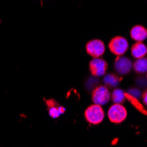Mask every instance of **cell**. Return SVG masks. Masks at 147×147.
Returning <instances> with one entry per match:
<instances>
[{
    "mask_svg": "<svg viewBox=\"0 0 147 147\" xmlns=\"http://www.w3.org/2000/svg\"><path fill=\"white\" fill-rule=\"evenodd\" d=\"M86 121L91 124H100L104 119V111L100 105L93 104L86 109L85 112Z\"/></svg>",
    "mask_w": 147,
    "mask_h": 147,
    "instance_id": "cell-1",
    "label": "cell"
},
{
    "mask_svg": "<svg viewBox=\"0 0 147 147\" xmlns=\"http://www.w3.org/2000/svg\"><path fill=\"white\" fill-rule=\"evenodd\" d=\"M108 116L110 122L114 123H121L127 117V110L122 104L115 103L109 108Z\"/></svg>",
    "mask_w": 147,
    "mask_h": 147,
    "instance_id": "cell-2",
    "label": "cell"
},
{
    "mask_svg": "<svg viewBox=\"0 0 147 147\" xmlns=\"http://www.w3.org/2000/svg\"><path fill=\"white\" fill-rule=\"evenodd\" d=\"M109 47L113 54L119 57L126 53L129 48V43L125 38L122 36H116L110 41Z\"/></svg>",
    "mask_w": 147,
    "mask_h": 147,
    "instance_id": "cell-3",
    "label": "cell"
},
{
    "mask_svg": "<svg viewBox=\"0 0 147 147\" xmlns=\"http://www.w3.org/2000/svg\"><path fill=\"white\" fill-rule=\"evenodd\" d=\"M110 99H111V94L109 89L106 86H99L92 92V100L94 104L103 106L106 105L107 103H109Z\"/></svg>",
    "mask_w": 147,
    "mask_h": 147,
    "instance_id": "cell-4",
    "label": "cell"
},
{
    "mask_svg": "<svg viewBox=\"0 0 147 147\" xmlns=\"http://www.w3.org/2000/svg\"><path fill=\"white\" fill-rule=\"evenodd\" d=\"M86 52L93 58L100 57L105 52V45L100 40H92L86 44Z\"/></svg>",
    "mask_w": 147,
    "mask_h": 147,
    "instance_id": "cell-5",
    "label": "cell"
},
{
    "mask_svg": "<svg viewBox=\"0 0 147 147\" xmlns=\"http://www.w3.org/2000/svg\"><path fill=\"white\" fill-rule=\"evenodd\" d=\"M107 69H108V63L100 57L93 58L90 62V71L93 76L101 77L105 75Z\"/></svg>",
    "mask_w": 147,
    "mask_h": 147,
    "instance_id": "cell-6",
    "label": "cell"
},
{
    "mask_svg": "<svg viewBox=\"0 0 147 147\" xmlns=\"http://www.w3.org/2000/svg\"><path fill=\"white\" fill-rule=\"evenodd\" d=\"M132 68H133V63L129 58L123 56H119L115 59V69L118 74L126 75L131 71Z\"/></svg>",
    "mask_w": 147,
    "mask_h": 147,
    "instance_id": "cell-7",
    "label": "cell"
},
{
    "mask_svg": "<svg viewBox=\"0 0 147 147\" xmlns=\"http://www.w3.org/2000/svg\"><path fill=\"white\" fill-rule=\"evenodd\" d=\"M130 37L136 42H143L147 38V29L141 25L133 26L130 30Z\"/></svg>",
    "mask_w": 147,
    "mask_h": 147,
    "instance_id": "cell-8",
    "label": "cell"
},
{
    "mask_svg": "<svg viewBox=\"0 0 147 147\" xmlns=\"http://www.w3.org/2000/svg\"><path fill=\"white\" fill-rule=\"evenodd\" d=\"M147 54V47L142 42H137L131 47V55L136 59L144 57Z\"/></svg>",
    "mask_w": 147,
    "mask_h": 147,
    "instance_id": "cell-9",
    "label": "cell"
},
{
    "mask_svg": "<svg viewBox=\"0 0 147 147\" xmlns=\"http://www.w3.org/2000/svg\"><path fill=\"white\" fill-rule=\"evenodd\" d=\"M47 105L49 108V114L52 118H57L59 117L62 114L64 113V109L62 108V107H59L57 105V103L56 101H54L53 100H49L47 101Z\"/></svg>",
    "mask_w": 147,
    "mask_h": 147,
    "instance_id": "cell-10",
    "label": "cell"
},
{
    "mask_svg": "<svg viewBox=\"0 0 147 147\" xmlns=\"http://www.w3.org/2000/svg\"><path fill=\"white\" fill-rule=\"evenodd\" d=\"M133 68L138 73H145L147 72V59L144 57L138 58L133 63Z\"/></svg>",
    "mask_w": 147,
    "mask_h": 147,
    "instance_id": "cell-11",
    "label": "cell"
},
{
    "mask_svg": "<svg viewBox=\"0 0 147 147\" xmlns=\"http://www.w3.org/2000/svg\"><path fill=\"white\" fill-rule=\"evenodd\" d=\"M125 98H127L131 102V104L134 106L137 109H138L139 111H141L142 113H144V115H147V111H145V109H144V108L143 107V105L137 100V98L135 96L129 94V93L128 92V93H125Z\"/></svg>",
    "mask_w": 147,
    "mask_h": 147,
    "instance_id": "cell-12",
    "label": "cell"
},
{
    "mask_svg": "<svg viewBox=\"0 0 147 147\" xmlns=\"http://www.w3.org/2000/svg\"><path fill=\"white\" fill-rule=\"evenodd\" d=\"M114 103H123L125 100V92L121 89H115L111 95Z\"/></svg>",
    "mask_w": 147,
    "mask_h": 147,
    "instance_id": "cell-13",
    "label": "cell"
},
{
    "mask_svg": "<svg viewBox=\"0 0 147 147\" xmlns=\"http://www.w3.org/2000/svg\"><path fill=\"white\" fill-rule=\"evenodd\" d=\"M120 81H121V78H119L118 76L114 75V74H108L104 78L105 84L112 87L116 86Z\"/></svg>",
    "mask_w": 147,
    "mask_h": 147,
    "instance_id": "cell-14",
    "label": "cell"
},
{
    "mask_svg": "<svg viewBox=\"0 0 147 147\" xmlns=\"http://www.w3.org/2000/svg\"><path fill=\"white\" fill-rule=\"evenodd\" d=\"M143 100H144V103L147 106V91H145V92L144 93V95H143Z\"/></svg>",
    "mask_w": 147,
    "mask_h": 147,
    "instance_id": "cell-15",
    "label": "cell"
}]
</instances>
